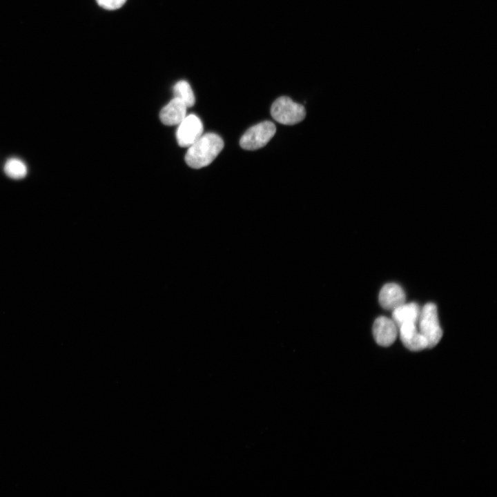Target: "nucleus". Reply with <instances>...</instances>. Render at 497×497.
I'll return each instance as SVG.
<instances>
[{"mask_svg":"<svg viewBox=\"0 0 497 497\" xmlns=\"http://www.w3.org/2000/svg\"><path fill=\"white\" fill-rule=\"evenodd\" d=\"M224 148L221 137L215 133L202 135L188 147L185 161L188 166L198 169L209 165Z\"/></svg>","mask_w":497,"mask_h":497,"instance_id":"1","label":"nucleus"},{"mask_svg":"<svg viewBox=\"0 0 497 497\" xmlns=\"http://www.w3.org/2000/svg\"><path fill=\"white\" fill-rule=\"evenodd\" d=\"M418 323L419 331L427 340V348L435 347L442 335L435 304L429 302L420 309Z\"/></svg>","mask_w":497,"mask_h":497,"instance_id":"2","label":"nucleus"},{"mask_svg":"<svg viewBox=\"0 0 497 497\" xmlns=\"http://www.w3.org/2000/svg\"><path fill=\"white\" fill-rule=\"evenodd\" d=\"M271 114L277 122L293 125L302 121L306 115L304 107L288 97H280L272 104Z\"/></svg>","mask_w":497,"mask_h":497,"instance_id":"3","label":"nucleus"},{"mask_svg":"<svg viewBox=\"0 0 497 497\" xmlns=\"http://www.w3.org/2000/svg\"><path fill=\"white\" fill-rule=\"evenodd\" d=\"M276 132L275 124L269 121H262L248 128L240 140V146L245 150H254L264 146Z\"/></svg>","mask_w":497,"mask_h":497,"instance_id":"4","label":"nucleus"},{"mask_svg":"<svg viewBox=\"0 0 497 497\" xmlns=\"http://www.w3.org/2000/svg\"><path fill=\"white\" fill-rule=\"evenodd\" d=\"M203 134V124L194 114L186 115L178 124L176 133L178 144L181 147H189Z\"/></svg>","mask_w":497,"mask_h":497,"instance_id":"5","label":"nucleus"},{"mask_svg":"<svg viewBox=\"0 0 497 497\" xmlns=\"http://www.w3.org/2000/svg\"><path fill=\"white\" fill-rule=\"evenodd\" d=\"M398 328L392 319L380 316L376 319L373 325V335L377 344L382 347H389L396 340Z\"/></svg>","mask_w":497,"mask_h":497,"instance_id":"6","label":"nucleus"},{"mask_svg":"<svg viewBox=\"0 0 497 497\" xmlns=\"http://www.w3.org/2000/svg\"><path fill=\"white\" fill-rule=\"evenodd\" d=\"M400 340L406 348L418 351L427 348V342L419 331L416 324L406 323L398 328Z\"/></svg>","mask_w":497,"mask_h":497,"instance_id":"7","label":"nucleus"},{"mask_svg":"<svg viewBox=\"0 0 497 497\" xmlns=\"http://www.w3.org/2000/svg\"><path fill=\"white\" fill-rule=\"evenodd\" d=\"M378 298L383 309L393 311L405 302L406 296L400 286L396 283H388L381 289Z\"/></svg>","mask_w":497,"mask_h":497,"instance_id":"8","label":"nucleus"},{"mask_svg":"<svg viewBox=\"0 0 497 497\" xmlns=\"http://www.w3.org/2000/svg\"><path fill=\"white\" fill-rule=\"evenodd\" d=\"M186 106L174 97L160 111L161 121L167 126L178 125L186 116Z\"/></svg>","mask_w":497,"mask_h":497,"instance_id":"9","label":"nucleus"},{"mask_svg":"<svg viewBox=\"0 0 497 497\" xmlns=\"http://www.w3.org/2000/svg\"><path fill=\"white\" fill-rule=\"evenodd\" d=\"M420 308L416 302H405L392 311L391 319L398 328L406 323H418Z\"/></svg>","mask_w":497,"mask_h":497,"instance_id":"10","label":"nucleus"},{"mask_svg":"<svg viewBox=\"0 0 497 497\" xmlns=\"http://www.w3.org/2000/svg\"><path fill=\"white\" fill-rule=\"evenodd\" d=\"M174 97L180 99L187 108L195 104V96L190 84L184 80L177 81L173 86Z\"/></svg>","mask_w":497,"mask_h":497,"instance_id":"11","label":"nucleus"},{"mask_svg":"<svg viewBox=\"0 0 497 497\" xmlns=\"http://www.w3.org/2000/svg\"><path fill=\"white\" fill-rule=\"evenodd\" d=\"M6 174L12 179H21L27 174V167L23 161L17 158H10L5 164Z\"/></svg>","mask_w":497,"mask_h":497,"instance_id":"12","label":"nucleus"},{"mask_svg":"<svg viewBox=\"0 0 497 497\" xmlns=\"http://www.w3.org/2000/svg\"><path fill=\"white\" fill-rule=\"evenodd\" d=\"M98 5L104 9L113 10L121 8L126 0H96Z\"/></svg>","mask_w":497,"mask_h":497,"instance_id":"13","label":"nucleus"}]
</instances>
